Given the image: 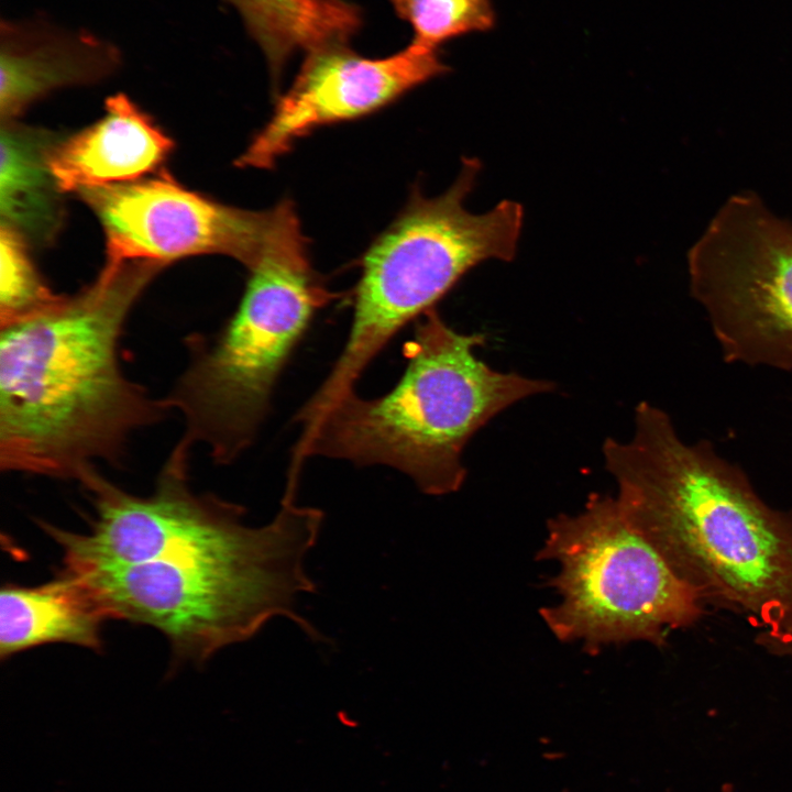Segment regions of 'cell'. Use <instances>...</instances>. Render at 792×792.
Wrapping results in <instances>:
<instances>
[{"label":"cell","mask_w":792,"mask_h":792,"mask_svg":"<svg viewBox=\"0 0 792 792\" xmlns=\"http://www.w3.org/2000/svg\"><path fill=\"white\" fill-rule=\"evenodd\" d=\"M190 448L180 440L169 452L147 496L133 495L106 479L97 466L79 482L96 517L88 532H73L45 521L40 526L62 548L65 569L86 573L193 556L240 537L245 509L189 485Z\"/></svg>","instance_id":"obj_9"},{"label":"cell","mask_w":792,"mask_h":792,"mask_svg":"<svg viewBox=\"0 0 792 792\" xmlns=\"http://www.w3.org/2000/svg\"><path fill=\"white\" fill-rule=\"evenodd\" d=\"M173 141L127 96L107 99L105 116L57 141L48 165L62 193L131 183L161 167Z\"/></svg>","instance_id":"obj_13"},{"label":"cell","mask_w":792,"mask_h":792,"mask_svg":"<svg viewBox=\"0 0 792 792\" xmlns=\"http://www.w3.org/2000/svg\"><path fill=\"white\" fill-rule=\"evenodd\" d=\"M690 292L729 363L792 371V222L730 196L688 253Z\"/></svg>","instance_id":"obj_8"},{"label":"cell","mask_w":792,"mask_h":792,"mask_svg":"<svg viewBox=\"0 0 792 792\" xmlns=\"http://www.w3.org/2000/svg\"><path fill=\"white\" fill-rule=\"evenodd\" d=\"M58 140L50 132L2 122L0 133L1 226L25 241L46 242L62 223L63 194L48 165Z\"/></svg>","instance_id":"obj_15"},{"label":"cell","mask_w":792,"mask_h":792,"mask_svg":"<svg viewBox=\"0 0 792 792\" xmlns=\"http://www.w3.org/2000/svg\"><path fill=\"white\" fill-rule=\"evenodd\" d=\"M538 559L554 560L560 595L541 617L563 642L588 653L646 641L662 646L673 630L694 625L705 605L634 527L617 498L591 494L576 515L549 520Z\"/></svg>","instance_id":"obj_7"},{"label":"cell","mask_w":792,"mask_h":792,"mask_svg":"<svg viewBox=\"0 0 792 792\" xmlns=\"http://www.w3.org/2000/svg\"><path fill=\"white\" fill-rule=\"evenodd\" d=\"M263 52L274 82L298 51L348 44L362 25L360 8L345 0H227Z\"/></svg>","instance_id":"obj_16"},{"label":"cell","mask_w":792,"mask_h":792,"mask_svg":"<svg viewBox=\"0 0 792 792\" xmlns=\"http://www.w3.org/2000/svg\"><path fill=\"white\" fill-rule=\"evenodd\" d=\"M98 217L107 263L220 254L248 268L257 260L272 211L230 207L188 190L167 174L76 191Z\"/></svg>","instance_id":"obj_10"},{"label":"cell","mask_w":792,"mask_h":792,"mask_svg":"<svg viewBox=\"0 0 792 792\" xmlns=\"http://www.w3.org/2000/svg\"><path fill=\"white\" fill-rule=\"evenodd\" d=\"M109 618L92 587L67 569L37 586L8 584L0 595L1 659L54 642L99 649Z\"/></svg>","instance_id":"obj_14"},{"label":"cell","mask_w":792,"mask_h":792,"mask_svg":"<svg viewBox=\"0 0 792 792\" xmlns=\"http://www.w3.org/2000/svg\"><path fill=\"white\" fill-rule=\"evenodd\" d=\"M484 342L482 333L449 327L435 308L426 311L394 388L371 399L354 392L336 403L300 433L287 481L298 483L305 460L320 455L392 466L428 495L459 491L466 477L462 452L474 433L516 402L554 388L492 369L474 353Z\"/></svg>","instance_id":"obj_3"},{"label":"cell","mask_w":792,"mask_h":792,"mask_svg":"<svg viewBox=\"0 0 792 792\" xmlns=\"http://www.w3.org/2000/svg\"><path fill=\"white\" fill-rule=\"evenodd\" d=\"M0 53L3 121L50 91L109 75L120 62L111 43L42 21H2Z\"/></svg>","instance_id":"obj_12"},{"label":"cell","mask_w":792,"mask_h":792,"mask_svg":"<svg viewBox=\"0 0 792 792\" xmlns=\"http://www.w3.org/2000/svg\"><path fill=\"white\" fill-rule=\"evenodd\" d=\"M722 792H735V791H734L733 785L729 784V783H727V784H724V785H723Z\"/></svg>","instance_id":"obj_20"},{"label":"cell","mask_w":792,"mask_h":792,"mask_svg":"<svg viewBox=\"0 0 792 792\" xmlns=\"http://www.w3.org/2000/svg\"><path fill=\"white\" fill-rule=\"evenodd\" d=\"M440 53L414 42L383 58L363 57L346 44L307 53L290 88L237 165L270 168L315 129L367 116L446 74L449 67Z\"/></svg>","instance_id":"obj_11"},{"label":"cell","mask_w":792,"mask_h":792,"mask_svg":"<svg viewBox=\"0 0 792 792\" xmlns=\"http://www.w3.org/2000/svg\"><path fill=\"white\" fill-rule=\"evenodd\" d=\"M164 265L107 263L95 282L51 309L0 327V468L79 480L117 464L132 433L170 413L125 376L120 340Z\"/></svg>","instance_id":"obj_1"},{"label":"cell","mask_w":792,"mask_h":792,"mask_svg":"<svg viewBox=\"0 0 792 792\" xmlns=\"http://www.w3.org/2000/svg\"><path fill=\"white\" fill-rule=\"evenodd\" d=\"M766 649L776 654L792 657V628Z\"/></svg>","instance_id":"obj_19"},{"label":"cell","mask_w":792,"mask_h":792,"mask_svg":"<svg viewBox=\"0 0 792 792\" xmlns=\"http://www.w3.org/2000/svg\"><path fill=\"white\" fill-rule=\"evenodd\" d=\"M295 498L284 494L270 524L249 527L222 547L74 573L92 587L110 618L152 626L177 654L194 660L249 640L278 616L318 639L295 603L298 595L316 592L304 559L318 539L323 513Z\"/></svg>","instance_id":"obj_4"},{"label":"cell","mask_w":792,"mask_h":792,"mask_svg":"<svg viewBox=\"0 0 792 792\" xmlns=\"http://www.w3.org/2000/svg\"><path fill=\"white\" fill-rule=\"evenodd\" d=\"M241 301L208 343L188 341L190 360L165 397L185 428L180 441L204 444L230 464L255 440L276 382L312 318L334 295L314 271L293 204L272 209L262 251Z\"/></svg>","instance_id":"obj_5"},{"label":"cell","mask_w":792,"mask_h":792,"mask_svg":"<svg viewBox=\"0 0 792 792\" xmlns=\"http://www.w3.org/2000/svg\"><path fill=\"white\" fill-rule=\"evenodd\" d=\"M480 167L476 158H464L446 193L435 198L414 193L364 254L348 339L328 376L299 409L301 421L315 422L354 393L358 380L391 339L435 308L469 270L488 258L514 257L521 206L503 200L481 215L464 208Z\"/></svg>","instance_id":"obj_6"},{"label":"cell","mask_w":792,"mask_h":792,"mask_svg":"<svg viewBox=\"0 0 792 792\" xmlns=\"http://www.w3.org/2000/svg\"><path fill=\"white\" fill-rule=\"evenodd\" d=\"M65 296L44 282L28 254L26 241L0 227V327L40 315Z\"/></svg>","instance_id":"obj_17"},{"label":"cell","mask_w":792,"mask_h":792,"mask_svg":"<svg viewBox=\"0 0 792 792\" xmlns=\"http://www.w3.org/2000/svg\"><path fill=\"white\" fill-rule=\"evenodd\" d=\"M603 454L634 527L704 605L745 617L766 647L792 628V512L772 508L745 472L641 402L630 440Z\"/></svg>","instance_id":"obj_2"},{"label":"cell","mask_w":792,"mask_h":792,"mask_svg":"<svg viewBox=\"0 0 792 792\" xmlns=\"http://www.w3.org/2000/svg\"><path fill=\"white\" fill-rule=\"evenodd\" d=\"M397 15L414 31L413 41L440 51L454 37L485 32L495 24L491 0H391Z\"/></svg>","instance_id":"obj_18"}]
</instances>
